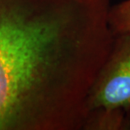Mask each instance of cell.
Returning a JSON list of instances; mask_svg holds the SVG:
<instances>
[{"instance_id":"cell-1","label":"cell","mask_w":130,"mask_h":130,"mask_svg":"<svg viewBox=\"0 0 130 130\" xmlns=\"http://www.w3.org/2000/svg\"><path fill=\"white\" fill-rule=\"evenodd\" d=\"M110 0H0V130L83 129L112 48Z\"/></svg>"},{"instance_id":"cell-2","label":"cell","mask_w":130,"mask_h":130,"mask_svg":"<svg viewBox=\"0 0 130 130\" xmlns=\"http://www.w3.org/2000/svg\"><path fill=\"white\" fill-rule=\"evenodd\" d=\"M97 109L130 111V32L115 36L89 91L87 113Z\"/></svg>"},{"instance_id":"cell-3","label":"cell","mask_w":130,"mask_h":130,"mask_svg":"<svg viewBox=\"0 0 130 130\" xmlns=\"http://www.w3.org/2000/svg\"><path fill=\"white\" fill-rule=\"evenodd\" d=\"M130 128L128 111L97 109L87 113L84 130H122Z\"/></svg>"},{"instance_id":"cell-4","label":"cell","mask_w":130,"mask_h":130,"mask_svg":"<svg viewBox=\"0 0 130 130\" xmlns=\"http://www.w3.org/2000/svg\"><path fill=\"white\" fill-rule=\"evenodd\" d=\"M109 24L115 36L130 32V0H124L111 7Z\"/></svg>"}]
</instances>
